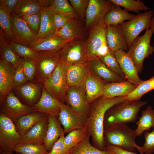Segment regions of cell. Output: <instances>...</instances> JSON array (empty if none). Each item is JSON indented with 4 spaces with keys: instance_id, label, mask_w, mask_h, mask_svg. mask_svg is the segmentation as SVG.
I'll list each match as a JSON object with an SVG mask.
<instances>
[{
    "instance_id": "c3c4849f",
    "label": "cell",
    "mask_w": 154,
    "mask_h": 154,
    "mask_svg": "<svg viewBox=\"0 0 154 154\" xmlns=\"http://www.w3.org/2000/svg\"><path fill=\"white\" fill-rule=\"evenodd\" d=\"M64 135L61 136L54 143L49 154H68L70 150L66 146L64 142Z\"/></svg>"
},
{
    "instance_id": "4316f807",
    "label": "cell",
    "mask_w": 154,
    "mask_h": 154,
    "mask_svg": "<svg viewBox=\"0 0 154 154\" xmlns=\"http://www.w3.org/2000/svg\"><path fill=\"white\" fill-rule=\"evenodd\" d=\"M137 85L127 81L106 84L103 96L107 98L126 96L133 92Z\"/></svg>"
},
{
    "instance_id": "ac0fdd59",
    "label": "cell",
    "mask_w": 154,
    "mask_h": 154,
    "mask_svg": "<svg viewBox=\"0 0 154 154\" xmlns=\"http://www.w3.org/2000/svg\"><path fill=\"white\" fill-rule=\"evenodd\" d=\"M74 40L63 38L55 33L42 39H37L29 47L37 52L42 51L58 52L66 44Z\"/></svg>"
},
{
    "instance_id": "7a4b0ae2",
    "label": "cell",
    "mask_w": 154,
    "mask_h": 154,
    "mask_svg": "<svg viewBox=\"0 0 154 154\" xmlns=\"http://www.w3.org/2000/svg\"><path fill=\"white\" fill-rule=\"evenodd\" d=\"M147 104L140 100H126L112 106L106 112L104 121V129L118 123H134L138 119L141 108Z\"/></svg>"
},
{
    "instance_id": "3957f363",
    "label": "cell",
    "mask_w": 154,
    "mask_h": 154,
    "mask_svg": "<svg viewBox=\"0 0 154 154\" xmlns=\"http://www.w3.org/2000/svg\"><path fill=\"white\" fill-rule=\"evenodd\" d=\"M137 135L135 130L127 124L118 123L104 129V137L106 146L112 145L123 150L135 152L134 146Z\"/></svg>"
},
{
    "instance_id": "9c48e42d",
    "label": "cell",
    "mask_w": 154,
    "mask_h": 154,
    "mask_svg": "<svg viewBox=\"0 0 154 154\" xmlns=\"http://www.w3.org/2000/svg\"><path fill=\"white\" fill-rule=\"evenodd\" d=\"M21 136L13 121L4 114H0V153L14 151L20 143Z\"/></svg>"
},
{
    "instance_id": "4fadbf2b",
    "label": "cell",
    "mask_w": 154,
    "mask_h": 154,
    "mask_svg": "<svg viewBox=\"0 0 154 154\" xmlns=\"http://www.w3.org/2000/svg\"><path fill=\"white\" fill-rule=\"evenodd\" d=\"M115 6L109 0H89L86 13V29L90 30L104 22L106 13Z\"/></svg>"
},
{
    "instance_id": "f546056e",
    "label": "cell",
    "mask_w": 154,
    "mask_h": 154,
    "mask_svg": "<svg viewBox=\"0 0 154 154\" xmlns=\"http://www.w3.org/2000/svg\"><path fill=\"white\" fill-rule=\"evenodd\" d=\"M47 115L37 112H33L24 115L13 122L17 131L21 136L26 134Z\"/></svg>"
},
{
    "instance_id": "5b68a950",
    "label": "cell",
    "mask_w": 154,
    "mask_h": 154,
    "mask_svg": "<svg viewBox=\"0 0 154 154\" xmlns=\"http://www.w3.org/2000/svg\"><path fill=\"white\" fill-rule=\"evenodd\" d=\"M67 65L60 61L50 76L42 84L46 91L61 103H64L68 87L66 77Z\"/></svg>"
},
{
    "instance_id": "db71d44e",
    "label": "cell",
    "mask_w": 154,
    "mask_h": 154,
    "mask_svg": "<svg viewBox=\"0 0 154 154\" xmlns=\"http://www.w3.org/2000/svg\"><path fill=\"white\" fill-rule=\"evenodd\" d=\"M150 28L152 30L154 36V15L152 17L151 19ZM153 44L154 45V40Z\"/></svg>"
},
{
    "instance_id": "8fae6325",
    "label": "cell",
    "mask_w": 154,
    "mask_h": 154,
    "mask_svg": "<svg viewBox=\"0 0 154 154\" xmlns=\"http://www.w3.org/2000/svg\"><path fill=\"white\" fill-rule=\"evenodd\" d=\"M64 103L76 112L89 117L90 107L86 98L85 81L80 84L68 87Z\"/></svg>"
},
{
    "instance_id": "e575fe53",
    "label": "cell",
    "mask_w": 154,
    "mask_h": 154,
    "mask_svg": "<svg viewBox=\"0 0 154 154\" xmlns=\"http://www.w3.org/2000/svg\"><path fill=\"white\" fill-rule=\"evenodd\" d=\"M154 89V75L150 79L143 80L131 93L126 96V99L131 101L140 100L145 94Z\"/></svg>"
},
{
    "instance_id": "f1b7e54d",
    "label": "cell",
    "mask_w": 154,
    "mask_h": 154,
    "mask_svg": "<svg viewBox=\"0 0 154 154\" xmlns=\"http://www.w3.org/2000/svg\"><path fill=\"white\" fill-rule=\"evenodd\" d=\"M105 82L89 73L85 80L87 101L90 104L103 96Z\"/></svg>"
},
{
    "instance_id": "603a6c76",
    "label": "cell",
    "mask_w": 154,
    "mask_h": 154,
    "mask_svg": "<svg viewBox=\"0 0 154 154\" xmlns=\"http://www.w3.org/2000/svg\"><path fill=\"white\" fill-rule=\"evenodd\" d=\"M106 38L109 49L113 52L120 50L127 52L129 48L119 25H107Z\"/></svg>"
},
{
    "instance_id": "8d00e7d4",
    "label": "cell",
    "mask_w": 154,
    "mask_h": 154,
    "mask_svg": "<svg viewBox=\"0 0 154 154\" xmlns=\"http://www.w3.org/2000/svg\"><path fill=\"white\" fill-rule=\"evenodd\" d=\"M88 135H90L86 128L76 129L71 131L64 137V142L67 147L70 150Z\"/></svg>"
},
{
    "instance_id": "f6af8a7d",
    "label": "cell",
    "mask_w": 154,
    "mask_h": 154,
    "mask_svg": "<svg viewBox=\"0 0 154 154\" xmlns=\"http://www.w3.org/2000/svg\"><path fill=\"white\" fill-rule=\"evenodd\" d=\"M0 25L1 29L5 36L11 41L12 37V24L10 17L7 15L0 4Z\"/></svg>"
},
{
    "instance_id": "7bdbcfd3",
    "label": "cell",
    "mask_w": 154,
    "mask_h": 154,
    "mask_svg": "<svg viewBox=\"0 0 154 154\" xmlns=\"http://www.w3.org/2000/svg\"><path fill=\"white\" fill-rule=\"evenodd\" d=\"M10 44L13 51L20 58H26L36 60L38 55L37 52H35L29 47L12 42Z\"/></svg>"
},
{
    "instance_id": "44dd1931",
    "label": "cell",
    "mask_w": 154,
    "mask_h": 154,
    "mask_svg": "<svg viewBox=\"0 0 154 154\" xmlns=\"http://www.w3.org/2000/svg\"><path fill=\"white\" fill-rule=\"evenodd\" d=\"M42 85L39 83L29 82L14 88L25 104L32 106L39 100L42 94Z\"/></svg>"
},
{
    "instance_id": "816d5d0a",
    "label": "cell",
    "mask_w": 154,
    "mask_h": 154,
    "mask_svg": "<svg viewBox=\"0 0 154 154\" xmlns=\"http://www.w3.org/2000/svg\"><path fill=\"white\" fill-rule=\"evenodd\" d=\"M18 1V0H0V4L2 5L7 13L10 17Z\"/></svg>"
},
{
    "instance_id": "1f68e13d",
    "label": "cell",
    "mask_w": 154,
    "mask_h": 154,
    "mask_svg": "<svg viewBox=\"0 0 154 154\" xmlns=\"http://www.w3.org/2000/svg\"><path fill=\"white\" fill-rule=\"evenodd\" d=\"M0 31V60L11 63L16 68L20 64L21 58L12 49L9 43L11 40L7 38L1 29Z\"/></svg>"
},
{
    "instance_id": "ee69618b",
    "label": "cell",
    "mask_w": 154,
    "mask_h": 154,
    "mask_svg": "<svg viewBox=\"0 0 154 154\" xmlns=\"http://www.w3.org/2000/svg\"><path fill=\"white\" fill-rule=\"evenodd\" d=\"M20 64L29 81H35L36 70L35 60L29 58H21Z\"/></svg>"
},
{
    "instance_id": "ab89813d",
    "label": "cell",
    "mask_w": 154,
    "mask_h": 154,
    "mask_svg": "<svg viewBox=\"0 0 154 154\" xmlns=\"http://www.w3.org/2000/svg\"><path fill=\"white\" fill-rule=\"evenodd\" d=\"M13 151L21 154H49L43 144L20 143L16 145Z\"/></svg>"
},
{
    "instance_id": "ffe728a7",
    "label": "cell",
    "mask_w": 154,
    "mask_h": 154,
    "mask_svg": "<svg viewBox=\"0 0 154 154\" xmlns=\"http://www.w3.org/2000/svg\"><path fill=\"white\" fill-rule=\"evenodd\" d=\"M15 71V67L11 63L0 60V98L6 96L14 88V78Z\"/></svg>"
},
{
    "instance_id": "8992f818",
    "label": "cell",
    "mask_w": 154,
    "mask_h": 154,
    "mask_svg": "<svg viewBox=\"0 0 154 154\" xmlns=\"http://www.w3.org/2000/svg\"><path fill=\"white\" fill-rule=\"evenodd\" d=\"M153 34L151 28L146 29L144 34L138 37L127 52L133 62L138 73H140L143 69L145 59L154 52V47L150 43Z\"/></svg>"
},
{
    "instance_id": "d6986e66",
    "label": "cell",
    "mask_w": 154,
    "mask_h": 154,
    "mask_svg": "<svg viewBox=\"0 0 154 154\" xmlns=\"http://www.w3.org/2000/svg\"><path fill=\"white\" fill-rule=\"evenodd\" d=\"M87 62L89 73L106 84L127 81L110 70L100 59Z\"/></svg>"
},
{
    "instance_id": "7dc6e473",
    "label": "cell",
    "mask_w": 154,
    "mask_h": 154,
    "mask_svg": "<svg viewBox=\"0 0 154 154\" xmlns=\"http://www.w3.org/2000/svg\"><path fill=\"white\" fill-rule=\"evenodd\" d=\"M21 17L25 21L32 33L37 36L40 25L41 18L40 12L32 15Z\"/></svg>"
},
{
    "instance_id": "cb8c5ba5",
    "label": "cell",
    "mask_w": 154,
    "mask_h": 154,
    "mask_svg": "<svg viewBox=\"0 0 154 154\" xmlns=\"http://www.w3.org/2000/svg\"><path fill=\"white\" fill-rule=\"evenodd\" d=\"M58 117L48 115V128L43 145L50 152L60 137L65 133Z\"/></svg>"
},
{
    "instance_id": "e0dca14e",
    "label": "cell",
    "mask_w": 154,
    "mask_h": 154,
    "mask_svg": "<svg viewBox=\"0 0 154 154\" xmlns=\"http://www.w3.org/2000/svg\"><path fill=\"white\" fill-rule=\"evenodd\" d=\"M62 104L48 93L42 86L41 96L32 107L35 112L58 117Z\"/></svg>"
},
{
    "instance_id": "277c9868",
    "label": "cell",
    "mask_w": 154,
    "mask_h": 154,
    "mask_svg": "<svg viewBox=\"0 0 154 154\" xmlns=\"http://www.w3.org/2000/svg\"><path fill=\"white\" fill-rule=\"evenodd\" d=\"M106 27L107 25L103 22L90 30L87 40V62L100 59L109 52L106 36Z\"/></svg>"
},
{
    "instance_id": "484cf974",
    "label": "cell",
    "mask_w": 154,
    "mask_h": 154,
    "mask_svg": "<svg viewBox=\"0 0 154 154\" xmlns=\"http://www.w3.org/2000/svg\"><path fill=\"white\" fill-rule=\"evenodd\" d=\"M89 73L88 62L67 65L66 77L68 86L78 85L84 82Z\"/></svg>"
},
{
    "instance_id": "ba28073f",
    "label": "cell",
    "mask_w": 154,
    "mask_h": 154,
    "mask_svg": "<svg viewBox=\"0 0 154 154\" xmlns=\"http://www.w3.org/2000/svg\"><path fill=\"white\" fill-rule=\"evenodd\" d=\"M87 40H74L65 44L58 51L61 61L67 65L80 64L87 62Z\"/></svg>"
},
{
    "instance_id": "5bb4252c",
    "label": "cell",
    "mask_w": 154,
    "mask_h": 154,
    "mask_svg": "<svg viewBox=\"0 0 154 154\" xmlns=\"http://www.w3.org/2000/svg\"><path fill=\"white\" fill-rule=\"evenodd\" d=\"M58 118L67 133L76 129L86 128L88 118L74 111L65 103L62 104Z\"/></svg>"
},
{
    "instance_id": "d4e9b609",
    "label": "cell",
    "mask_w": 154,
    "mask_h": 154,
    "mask_svg": "<svg viewBox=\"0 0 154 154\" xmlns=\"http://www.w3.org/2000/svg\"><path fill=\"white\" fill-rule=\"evenodd\" d=\"M77 18L72 17L55 34L65 38L74 40L84 39L86 29Z\"/></svg>"
},
{
    "instance_id": "30bf717a",
    "label": "cell",
    "mask_w": 154,
    "mask_h": 154,
    "mask_svg": "<svg viewBox=\"0 0 154 154\" xmlns=\"http://www.w3.org/2000/svg\"><path fill=\"white\" fill-rule=\"evenodd\" d=\"M35 60V81L42 85L57 67L61 61L58 52L42 51L37 52Z\"/></svg>"
},
{
    "instance_id": "83f0119b",
    "label": "cell",
    "mask_w": 154,
    "mask_h": 154,
    "mask_svg": "<svg viewBox=\"0 0 154 154\" xmlns=\"http://www.w3.org/2000/svg\"><path fill=\"white\" fill-rule=\"evenodd\" d=\"M41 21L37 39L43 38L54 34L56 31L53 21L54 11L48 6H42L40 11Z\"/></svg>"
},
{
    "instance_id": "6da1fadb",
    "label": "cell",
    "mask_w": 154,
    "mask_h": 154,
    "mask_svg": "<svg viewBox=\"0 0 154 154\" xmlns=\"http://www.w3.org/2000/svg\"><path fill=\"white\" fill-rule=\"evenodd\" d=\"M126 100V96L107 98L103 96L90 104V114L86 128L91 137L93 145L96 148L104 151L106 146L103 125L106 112L113 106Z\"/></svg>"
},
{
    "instance_id": "d590c367",
    "label": "cell",
    "mask_w": 154,
    "mask_h": 154,
    "mask_svg": "<svg viewBox=\"0 0 154 154\" xmlns=\"http://www.w3.org/2000/svg\"><path fill=\"white\" fill-rule=\"evenodd\" d=\"M114 5L122 7L127 11L139 14L140 11L146 12L151 8L146 5L140 0H109Z\"/></svg>"
},
{
    "instance_id": "836d02e7",
    "label": "cell",
    "mask_w": 154,
    "mask_h": 154,
    "mask_svg": "<svg viewBox=\"0 0 154 154\" xmlns=\"http://www.w3.org/2000/svg\"><path fill=\"white\" fill-rule=\"evenodd\" d=\"M136 122L137 127L135 130L137 136L140 137L146 131L154 127V110L150 106L142 111L141 116Z\"/></svg>"
},
{
    "instance_id": "11a10c76",
    "label": "cell",
    "mask_w": 154,
    "mask_h": 154,
    "mask_svg": "<svg viewBox=\"0 0 154 154\" xmlns=\"http://www.w3.org/2000/svg\"><path fill=\"white\" fill-rule=\"evenodd\" d=\"M0 154H13V153H0Z\"/></svg>"
},
{
    "instance_id": "9a60e30c",
    "label": "cell",
    "mask_w": 154,
    "mask_h": 154,
    "mask_svg": "<svg viewBox=\"0 0 154 154\" xmlns=\"http://www.w3.org/2000/svg\"><path fill=\"white\" fill-rule=\"evenodd\" d=\"M12 37L11 41L30 46L37 39L27 24L20 16L11 15Z\"/></svg>"
},
{
    "instance_id": "52a82bcc",
    "label": "cell",
    "mask_w": 154,
    "mask_h": 154,
    "mask_svg": "<svg viewBox=\"0 0 154 154\" xmlns=\"http://www.w3.org/2000/svg\"><path fill=\"white\" fill-rule=\"evenodd\" d=\"M153 14V11L150 9L139 13L130 21L119 24L129 48L141 32L150 27Z\"/></svg>"
},
{
    "instance_id": "b9f144b4",
    "label": "cell",
    "mask_w": 154,
    "mask_h": 154,
    "mask_svg": "<svg viewBox=\"0 0 154 154\" xmlns=\"http://www.w3.org/2000/svg\"><path fill=\"white\" fill-rule=\"evenodd\" d=\"M143 135L145 142L143 145L139 146L135 143L134 146L140 154H152L154 153V127L151 132L146 131Z\"/></svg>"
},
{
    "instance_id": "7c38bea8",
    "label": "cell",
    "mask_w": 154,
    "mask_h": 154,
    "mask_svg": "<svg viewBox=\"0 0 154 154\" xmlns=\"http://www.w3.org/2000/svg\"><path fill=\"white\" fill-rule=\"evenodd\" d=\"M0 107L1 112L13 121L24 115L35 112L32 106L22 102L12 91L0 98Z\"/></svg>"
},
{
    "instance_id": "4dcf8cb0",
    "label": "cell",
    "mask_w": 154,
    "mask_h": 154,
    "mask_svg": "<svg viewBox=\"0 0 154 154\" xmlns=\"http://www.w3.org/2000/svg\"><path fill=\"white\" fill-rule=\"evenodd\" d=\"M125 9L115 6L105 15L104 22L107 25H116L133 19L136 15L129 13Z\"/></svg>"
},
{
    "instance_id": "d6a6232c",
    "label": "cell",
    "mask_w": 154,
    "mask_h": 154,
    "mask_svg": "<svg viewBox=\"0 0 154 154\" xmlns=\"http://www.w3.org/2000/svg\"><path fill=\"white\" fill-rule=\"evenodd\" d=\"M42 6L38 0H19L11 15L22 17L34 15L40 11Z\"/></svg>"
},
{
    "instance_id": "7402d4cb",
    "label": "cell",
    "mask_w": 154,
    "mask_h": 154,
    "mask_svg": "<svg viewBox=\"0 0 154 154\" xmlns=\"http://www.w3.org/2000/svg\"><path fill=\"white\" fill-rule=\"evenodd\" d=\"M48 115L21 136L20 143L43 145L48 128Z\"/></svg>"
},
{
    "instance_id": "f5cc1de1",
    "label": "cell",
    "mask_w": 154,
    "mask_h": 154,
    "mask_svg": "<svg viewBox=\"0 0 154 154\" xmlns=\"http://www.w3.org/2000/svg\"><path fill=\"white\" fill-rule=\"evenodd\" d=\"M104 151L108 154H138L137 152L125 150L112 145L106 146Z\"/></svg>"
},
{
    "instance_id": "f35d334b",
    "label": "cell",
    "mask_w": 154,
    "mask_h": 154,
    "mask_svg": "<svg viewBox=\"0 0 154 154\" xmlns=\"http://www.w3.org/2000/svg\"><path fill=\"white\" fill-rule=\"evenodd\" d=\"M68 1L67 0H49V6L54 12L77 18L75 11Z\"/></svg>"
},
{
    "instance_id": "74e56055",
    "label": "cell",
    "mask_w": 154,
    "mask_h": 154,
    "mask_svg": "<svg viewBox=\"0 0 154 154\" xmlns=\"http://www.w3.org/2000/svg\"><path fill=\"white\" fill-rule=\"evenodd\" d=\"M90 135L71 149L68 154H108L105 151L100 150L90 143Z\"/></svg>"
},
{
    "instance_id": "681fc988",
    "label": "cell",
    "mask_w": 154,
    "mask_h": 154,
    "mask_svg": "<svg viewBox=\"0 0 154 154\" xmlns=\"http://www.w3.org/2000/svg\"><path fill=\"white\" fill-rule=\"evenodd\" d=\"M72 17L68 15L54 12L53 21L56 31L64 26Z\"/></svg>"
},
{
    "instance_id": "60d3db41",
    "label": "cell",
    "mask_w": 154,
    "mask_h": 154,
    "mask_svg": "<svg viewBox=\"0 0 154 154\" xmlns=\"http://www.w3.org/2000/svg\"><path fill=\"white\" fill-rule=\"evenodd\" d=\"M100 59L110 70L127 80L113 52L109 49L107 54L101 57Z\"/></svg>"
},
{
    "instance_id": "f907efd6",
    "label": "cell",
    "mask_w": 154,
    "mask_h": 154,
    "mask_svg": "<svg viewBox=\"0 0 154 154\" xmlns=\"http://www.w3.org/2000/svg\"><path fill=\"white\" fill-rule=\"evenodd\" d=\"M29 82L20 64L15 68L14 78L15 87H17Z\"/></svg>"
},
{
    "instance_id": "bcb514c9",
    "label": "cell",
    "mask_w": 154,
    "mask_h": 154,
    "mask_svg": "<svg viewBox=\"0 0 154 154\" xmlns=\"http://www.w3.org/2000/svg\"><path fill=\"white\" fill-rule=\"evenodd\" d=\"M77 17L83 20L85 18L86 11L89 0H69Z\"/></svg>"
},
{
    "instance_id": "2e32d148",
    "label": "cell",
    "mask_w": 154,
    "mask_h": 154,
    "mask_svg": "<svg viewBox=\"0 0 154 154\" xmlns=\"http://www.w3.org/2000/svg\"><path fill=\"white\" fill-rule=\"evenodd\" d=\"M126 80L138 85L142 81L139 77L136 67L127 52L120 50L114 52Z\"/></svg>"
}]
</instances>
